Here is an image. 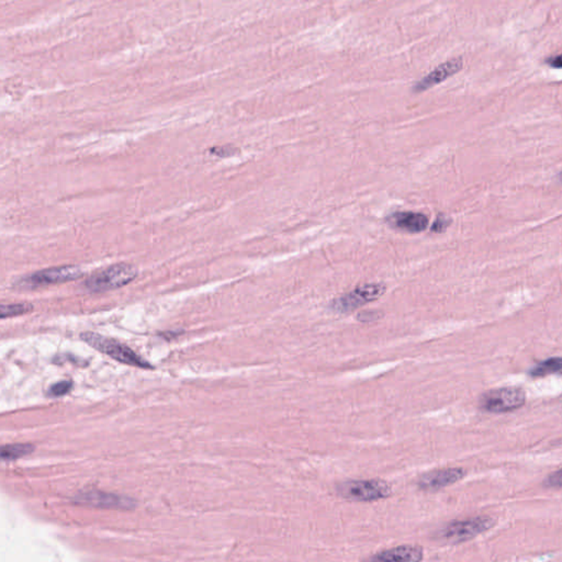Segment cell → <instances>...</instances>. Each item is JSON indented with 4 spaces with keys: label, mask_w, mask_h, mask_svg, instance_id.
<instances>
[{
    "label": "cell",
    "mask_w": 562,
    "mask_h": 562,
    "mask_svg": "<svg viewBox=\"0 0 562 562\" xmlns=\"http://www.w3.org/2000/svg\"><path fill=\"white\" fill-rule=\"evenodd\" d=\"M562 370V357H552L536 365L530 370V376L545 377Z\"/></svg>",
    "instance_id": "12"
},
{
    "label": "cell",
    "mask_w": 562,
    "mask_h": 562,
    "mask_svg": "<svg viewBox=\"0 0 562 562\" xmlns=\"http://www.w3.org/2000/svg\"><path fill=\"white\" fill-rule=\"evenodd\" d=\"M386 292V287L380 284L363 285L356 288L349 294H344L341 298L336 299L332 304V308L339 313H349L356 308H361L363 304L375 301L380 298Z\"/></svg>",
    "instance_id": "7"
},
{
    "label": "cell",
    "mask_w": 562,
    "mask_h": 562,
    "mask_svg": "<svg viewBox=\"0 0 562 562\" xmlns=\"http://www.w3.org/2000/svg\"><path fill=\"white\" fill-rule=\"evenodd\" d=\"M547 63L551 68H562V53L561 54L556 55V56H551V58H548Z\"/></svg>",
    "instance_id": "18"
},
{
    "label": "cell",
    "mask_w": 562,
    "mask_h": 562,
    "mask_svg": "<svg viewBox=\"0 0 562 562\" xmlns=\"http://www.w3.org/2000/svg\"><path fill=\"white\" fill-rule=\"evenodd\" d=\"M82 275V270L77 266L54 267L25 276L18 285L23 288H37L49 285L65 284L68 281L76 280Z\"/></svg>",
    "instance_id": "6"
},
{
    "label": "cell",
    "mask_w": 562,
    "mask_h": 562,
    "mask_svg": "<svg viewBox=\"0 0 562 562\" xmlns=\"http://www.w3.org/2000/svg\"><path fill=\"white\" fill-rule=\"evenodd\" d=\"M82 341L92 346L97 351L110 356L111 358L125 363L129 366L139 367V368L149 369L152 368L151 363L145 361L141 356L137 355L135 351L129 349L125 344L120 343L115 339L105 337L100 334L92 333V332H85L80 335Z\"/></svg>",
    "instance_id": "1"
},
{
    "label": "cell",
    "mask_w": 562,
    "mask_h": 562,
    "mask_svg": "<svg viewBox=\"0 0 562 562\" xmlns=\"http://www.w3.org/2000/svg\"><path fill=\"white\" fill-rule=\"evenodd\" d=\"M493 525L494 520L490 516H475L466 520H454L439 532V537L448 542L459 544L477 537L492 528Z\"/></svg>",
    "instance_id": "5"
},
{
    "label": "cell",
    "mask_w": 562,
    "mask_h": 562,
    "mask_svg": "<svg viewBox=\"0 0 562 562\" xmlns=\"http://www.w3.org/2000/svg\"><path fill=\"white\" fill-rule=\"evenodd\" d=\"M137 268L132 265L117 264L96 271L85 281L86 288L92 292H106L121 288L137 277Z\"/></svg>",
    "instance_id": "2"
},
{
    "label": "cell",
    "mask_w": 562,
    "mask_h": 562,
    "mask_svg": "<svg viewBox=\"0 0 562 562\" xmlns=\"http://www.w3.org/2000/svg\"><path fill=\"white\" fill-rule=\"evenodd\" d=\"M422 559L423 549L420 546L404 545L378 552L366 562H420Z\"/></svg>",
    "instance_id": "9"
},
{
    "label": "cell",
    "mask_w": 562,
    "mask_h": 562,
    "mask_svg": "<svg viewBox=\"0 0 562 562\" xmlns=\"http://www.w3.org/2000/svg\"><path fill=\"white\" fill-rule=\"evenodd\" d=\"M337 493L346 500L371 502L386 499L392 493L388 482L382 480L346 481L337 487Z\"/></svg>",
    "instance_id": "3"
},
{
    "label": "cell",
    "mask_w": 562,
    "mask_h": 562,
    "mask_svg": "<svg viewBox=\"0 0 562 562\" xmlns=\"http://www.w3.org/2000/svg\"><path fill=\"white\" fill-rule=\"evenodd\" d=\"M525 392L522 389L508 387L485 393L479 401V406L489 413H506L518 410L525 404Z\"/></svg>",
    "instance_id": "4"
},
{
    "label": "cell",
    "mask_w": 562,
    "mask_h": 562,
    "mask_svg": "<svg viewBox=\"0 0 562 562\" xmlns=\"http://www.w3.org/2000/svg\"><path fill=\"white\" fill-rule=\"evenodd\" d=\"M544 485L546 488L562 489V468L555 473H550L544 481Z\"/></svg>",
    "instance_id": "16"
},
{
    "label": "cell",
    "mask_w": 562,
    "mask_h": 562,
    "mask_svg": "<svg viewBox=\"0 0 562 562\" xmlns=\"http://www.w3.org/2000/svg\"><path fill=\"white\" fill-rule=\"evenodd\" d=\"M461 68H463V60L461 58H451V60L440 64L438 68L432 70L430 74L426 75L425 77L416 82L413 90L416 92H420L430 89V87H433V86L437 85L439 82L447 80L448 77H451L454 74L459 72Z\"/></svg>",
    "instance_id": "10"
},
{
    "label": "cell",
    "mask_w": 562,
    "mask_h": 562,
    "mask_svg": "<svg viewBox=\"0 0 562 562\" xmlns=\"http://www.w3.org/2000/svg\"><path fill=\"white\" fill-rule=\"evenodd\" d=\"M463 468H444L424 473L418 479V488L424 491H438L458 482L465 477Z\"/></svg>",
    "instance_id": "8"
},
{
    "label": "cell",
    "mask_w": 562,
    "mask_h": 562,
    "mask_svg": "<svg viewBox=\"0 0 562 562\" xmlns=\"http://www.w3.org/2000/svg\"><path fill=\"white\" fill-rule=\"evenodd\" d=\"M32 310L33 306L30 304H3L1 306V318L5 320L7 318L23 316V314L30 313Z\"/></svg>",
    "instance_id": "14"
},
{
    "label": "cell",
    "mask_w": 562,
    "mask_h": 562,
    "mask_svg": "<svg viewBox=\"0 0 562 562\" xmlns=\"http://www.w3.org/2000/svg\"><path fill=\"white\" fill-rule=\"evenodd\" d=\"M558 180H559L560 182H562V172H560L559 174H558Z\"/></svg>",
    "instance_id": "19"
},
{
    "label": "cell",
    "mask_w": 562,
    "mask_h": 562,
    "mask_svg": "<svg viewBox=\"0 0 562 562\" xmlns=\"http://www.w3.org/2000/svg\"><path fill=\"white\" fill-rule=\"evenodd\" d=\"M449 223H451V219H448L444 214H439L437 219H436L435 223L433 224V227H432V231L436 232V233H442V232L445 231Z\"/></svg>",
    "instance_id": "17"
},
{
    "label": "cell",
    "mask_w": 562,
    "mask_h": 562,
    "mask_svg": "<svg viewBox=\"0 0 562 562\" xmlns=\"http://www.w3.org/2000/svg\"><path fill=\"white\" fill-rule=\"evenodd\" d=\"M33 447L30 444H13V445H5L1 448V458L4 461H15L23 456L29 455L32 453Z\"/></svg>",
    "instance_id": "13"
},
{
    "label": "cell",
    "mask_w": 562,
    "mask_h": 562,
    "mask_svg": "<svg viewBox=\"0 0 562 562\" xmlns=\"http://www.w3.org/2000/svg\"><path fill=\"white\" fill-rule=\"evenodd\" d=\"M392 227L408 232V233H420L427 227L428 218L425 214L418 212H396L389 218Z\"/></svg>",
    "instance_id": "11"
},
{
    "label": "cell",
    "mask_w": 562,
    "mask_h": 562,
    "mask_svg": "<svg viewBox=\"0 0 562 562\" xmlns=\"http://www.w3.org/2000/svg\"><path fill=\"white\" fill-rule=\"evenodd\" d=\"M73 388V383L70 381H60V382L55 383L49 389V396L51 398H60V396L68 394Z\"/></svg>",
    "instance_id": "15"
}]
</instances>
